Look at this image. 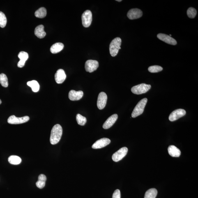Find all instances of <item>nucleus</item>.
I'll list each match as a JSON object with an SVG mask.
<instances>
[{"mask_svg": "<svg viewBox=\"0 0 198 198\" xmlns=\"http://www.w3.org/2000/svg\"><path fill=\"white\" fill-rule=\"evenodd\" d=\"M46 9L43 7L39 9L35 13V16L39 18H43L46 16Z\"/></svg>", "mask_w": 198, "mask_h": 198, "instance_id": "24", "label": "nucleus"}, {"mask_svg": "<svg viewBox=\"0 0 198 198\" xmlns=\"http://www.w3.org/2000/svg\"><path fill=\"white\" fill-rule=\"evenodd\" d=\"M35 34L36 36L40 39L43 38L46 35V33L44 30V26L42 25H40L35 28Z\"/></svg>", "mask_w": 198, "mask_h": 198, "instance_id": "18", "label": "nucleus"}, {"mask_svg": "<svg viewBox=\"0 0 198 198\" xmlns=\"http://www.w3.org/2000/svg\"><path fill=\"white\" fill-rule=\"evenodd\" d=\"M107 101V96L105 93L102 92L98 95L97 106L98 108L102 110L105 107Z\"/></svg>", "mask_w": 198, "mask_h": 198, "instance_id": "10", "label": "nucleus"}, {"mask_svg": "<svg viewBox=\"0 0 198 198\" xmlns=\"http://www.w3.org/2000/svg\"><path fill=\"white\" fill-rule=\"evenodd\" d=\"M98 67V62L94 60H88L86 61L85 64V68L86 71L90 73H91L96 70Z\"/></svg>", "mask_w": 198, "mask_h": 198, "instance_id": "9", "label": "nucleus"}, {"mask_svg": "<svg viewBox=\"0 0 198 198\" xmlns=\"http://www.w3.org/2000/svg\"><path fill=\"white\" fill-rule=\"evenodd\" d=\"M63 134V128L61 125L56 124L53 127L51 131L50 142L52 145H55L59 142Z\"/></svg>", "mask_w": 198, "mask_h": 198, "instance_id": "1", "label": "nucleus"}, {"mask_svg": "<svg viewBox=\"0 0 198 198\" xmlns=\"http://www.w3.org/2000/svg\"><path fill=\"white\" fill-rule=\"evenodd\" d=\"M2 103V101L1 100H0V104H1Z\"/></svg>", "mask_w": 198, "mask_h": 198, "instance_id": "33", "label": "nucleus"}, {"mask_svg": "<svg viewBox=\"0 0 198 198\" xmlns=\"http://www.w3.org/2000/svg\"><path fill=\"white\" fill-rule=\"evenodd\" d=\"M84 95V92L82 91H76L71 90L69 93L68 97L70 100L78 101L80 100Z\"/></svg>", "mask_w": 198, "mask_h": 198, "instance_id": "16", "label": "nucleus"}, {"mask_svg": "<svg viewBox=\"0 0 198 198\" xmlns=\"http://www.w3.org/2000/svg\"><path fill=\"white\" fill-rule=\"evenodd\" d=\"M187 13L189 18L190 19H194L197 15V10L193 8H190L187 10Z\"/></svg>", "mask_w": 198, "mask_h": 198, "instance_id": "30", "label": "nucleus"}, {"mask_svg": "<svg viewBox=\"0 0 198 198\" xmlns=\"http://www.w3.org/2000/svg\"><path fill=\"white\" fill-rule=\"evenodd\" d=\"M18 57L20 59V61L18 63L17 66L19 68H22L24 66L26 61L28 59L29 56L26 52H21L18 55Z\"/></svg>", "mask_w": 198, "mask_h": 198, "instance_id": "17", "label": "nucleus"}, {"mask_svg": "<svg viewBox=\"0 0 198 198\" xmlns=\"http://www.w3.org/2000/svg\"><path fill=\"white\" fill-rule=\"evenodd\" d=\"M157 37L160 40L169 45H175L177 44L176 40L169 35L163 33H159L157 35Z\"/></svg>", "mask_w": 198, "mask_h": 198, "instance_id": "13", "label": "nucleus"}, {"mask_svg": "<svg viewBox=\"0 0 198 198\" xmlns=\"http://www.w3.org/2000/svg\"><path fill=\"white\" fill-rule=\"evenodd\" d=\"M76 120H77L78 124L82 125V126L84 125L86 123L87 119L86 118L79 114H77V115Z\"/></svg>", "mask_w": 198, "mask_h": 198, "instance_id": "27", "label": "nucleus"}, {"mask_svg": "<svg viewBox=\"0 0 198 198\" xmlns=\"http://www.w3.org/2000/svg\"><path fill=\"white\" fill-rule=\"evenodd\" d=\"M117 1L118 2H121L122 1H118V0H117V1Z\"/></svg>", "mask_w": 198, "mask_h": 198, "instance_id": "32", "label": "nucleus"}, {"mask_svg": "<svg viewBox=\"0 0 198 198\" xmlns=\"http://www.w3.org/2000/svg\"><path fill=\"white\" fill-rule=\"evenodd\" d=\"M147 101L148 99L144 98L139 102L134 108L133 112L132 113V118H135L142 114Z\"/></svg>", "mask_w": 198, "mask_h": 198, "instance_id": "3", "label": "nucleus"}, {"mask_svg": "<svg viewBox=\"0 0 198 198\" xmlns=\"http://www.w3.org/2000/svg\"><path fill=\"white\" fill-rule=\"evenodd\" d=\"M128 148L125 147L122 148L113 154L112 160L115 162H118L122 159L128 152Z\"/></svg>", "mask_w": 198, "mask_h": 198, "instance_id": "7", "label": "nucleus"}, {"mask_svg": "<svg viewBox=\"0 0 198 198\" xmlns=\"http://www.w3.org/2000/svg\"><path fill=\"white\" fill-rule=\"evenodd\" d=\"M0 84L3 87H7L8 86V77L4 73L0 74Z\"/></svg>", "mask_w": 198, "mask_h": 198, "instance_id": "26", "label": "nucleus"}, {"mask_svg": "<svg viewBox=\"0 0 198 198\" xmlns=\"http://www.w3.org/2000/svg\"><path fill=\"white\" fill-rule=\"evenodd\" d=\"M121 39L118 37L112 40L109 46V51L111 56H115L118 54L119 50L121 49Z\"/></svg>", "mask_w": 198, "mask_h": 198, "instance_id": "2", "label": "nucleus"}, {"mask_svg": "<svg viewBox=\"0 0 198 198\" xmlns=\"http://www.w3.org/2000/svg\"><path fill=\"white\" fill-rule=\"evenodd\" d=\"M157 194L156 189L152 188L147 191L145 194L144 198H155Z\"/></svg>", "mask_w": 198, "mask_h": 198, "instance_id": "25", "label": "nucleus"}, {"mask_svg": "<svg viewBox=\"0 0 198 198\" xmlns=\"http://www.w3.org/2000/svg\"><path fill=\"white\" fill-rule=\"evenodd\" d=\"M27 84L28 86L31 88L32 91L34 92H38L39 90V84L36 80H33L29 81V82H27Z\"/></svg>", "mask_w": 198, "mask_h": 198, "instance_id": "22", "label": "nucleus"}, {"mask_svg": "<svg viewBox=\"0 0 198 198\" xmlns=\"http://www.w3.org/2000/svg\"><path fill=\"white\" fill-rule=\"evenodd\" d=\"M151 85L142 84L133 87L131 88V91L134 94H141L146 93L151 89Z\"/></svg>", "mask_w": 198, "mask_h": 198, "instance_id": "4", "label": "nucleus"}, {"mask_svg": "<svg viewBox=\"0 0 198 198\" xmlns=\"http://www.w3.org/2000/svg\"><path fill=\"white\" fill-rule=\"evenodd\" d=\"M82 22L84 27L87 28L91 25L92 21V14L89 10H87L82 14Z\"/></svg>", "mask_w": 198, "mask_h": 198, "instance_id": "5", "label": "nucleus"}, {"mask_svg": "<svg viewBox=\"0 0 198 198\" xmlns=\"http://www.w3.org/2000/svg\"><path fill=\"white\" fill-rule=\"evenodd\" d=\"M168 150L169 155L173 157H179L181 154L180 150L174 145L169 146Z\"/></svg>", "mask_w": 198, "mask_h": 198, "instance_id": "19", "label": "nucleus"}, {"mask_svg": "<svg viewBox=\"0 0 198 198\" xmlns=\"http://www.w3.org/2000/svg\"><path fill=\"white\" fill-rule=\"evenodd\" d=\"M169 36H171V35H169Z\"/></svg>", "mask_w": 198, "mask_h": 198, "instance_id": "34", "label": "nucleus"}, {"mask_svg": "<svg viewBox=\"0 0 198 198\" xmlns=\"http://www.w3.org/2000/svg\"><path fill=\"white\" fill-rule=\"evenodd\" d=\"M67 77L64 70L59 69L55 75V79L58 84H61L64 82Z\"/></svg>", "mask_w": 198, "mask_h": 198, "instance_id": "14", "label": "nucleus"}, {"mask_svg": "<svg viewBox=\"0 0 198 198\" xmlns=\"http://www.w3.org/2000/svg\"><path fill=\"white\" fill-rule=\"evenodd\" d=\"M143 15L142 12L138 9H132L129 11L127 16L130 19H134L140 18Z\"/></svg>", "mask_w": 198, "mask_h": 198, "instance_id": "11", "label": "nucleus"}, {"mask_svg": "<svg viewBox=\"0 0 198 198\" xmlns=\"http://www.w3.org/2000/svg\"><path fill=\"white\" fill-rule=\"evenodd\" d=\"M7 22L6 15L2 12L0 11V27L4 28L6 26Z\"/></svg>", "mask_w": 198, "mask_h": 198, "instance_id": "28", "label": "nucleus"}, {"mask_svg": "<svg viewBox=\"0 0 198 198\" xmlns=\"http://www.w3.org/2000/svg\"><path fill=\"white\" fill-rule=\"evenodd\" d=\"M112 198H121V192L119 190L117 189L115 190L113 194Z\"/></svg>", "mask_w": 198, "mask_h": 198, "instance_id": "31", "label": "nucleus"}, {"mask_svg": "<svg viewBox=\"0 0 198 198\" xmlns=\"http://www.w3.org/2000/svg\"><path fill=\"white\" fill-rule=\"evenodd\" d=\"M29 118L28 116L17 118L15 115H12L9 117L8 120V122L10 124L18 125L25 123L29 121Z\"/></svg>", "mask_w": 198, "mask_h": 198, "instance_id": "6", "label": "nucleus"}, {"mask_svg": "<svg viewBox=\"0 0 198 198\" xmlns=\"http://www.w3.org/2000/svg\"><path fill=\"white\" fill-rule=\"evenodd\" d=\"M118 118L117 114L112 115L108 118L103 125V128L105 129H108L110 128L116 122Z\"/></svg>", "mask_w": 198, "mask_h": 198, "instance_id": "15", "label": "nucleus"}, {"mask_svg": "<svg viewBox=\"0 0 198 198\" xmlns=\"http://www.w3.org/2000/svg\"><path fill=\"white\" fill-rule=\"evenodd\" d=\"M46 177L45 175L42 174L39 176L38 181L36 183V186L39 189L43 188L45 186Z\"/></svg>", "mask_w": 198, "mask_h": 198, "instance_id": "21", "label": "nucleus"}, {"mask_svg": "<svg viewBox=\"0 0 198 198\" xmlns=\"http://www.w3.org/2000/svg\"><path fill=\"white\" fill-rule=\"evenodd\" d=\"M163 70L162 67L158 65H153L149 67L148 68V70L151 73H157L160 72Z\"/></svg>", "mask_w": 198, "mask_h": 198, "instance_id": "29", "label": "nucleus"}, {"mask_svg": "<svg viewBox=\"0 0 198 198\" xmlns=\"http://www.w3.org/2000/svg\"><path fill=\"white\" fill-rule=\"evenodd\" d=\"M64 47V45L61 43H56L53 45L50 48V52L53 54H56L60 52Z\"/></svg>", "mask_w": 198, "mask_h": 198, "instance_id": "20", "label": "nucleus"}, {"mask_svg": "<svg viewBox=\"0 0 198 198\" xmlns=\"http://www.w3.org/2000/svg\"><path fill=\"white\" fill-rule=\"evenodd\" d=\"M8 162L10 164L13 165H18L22 162V159L17 155H12L9 157Z\"/></svg>", "mask_w": 198, "mask_h": 198, "instance_id": "23", "label": "nucleus"}, {"mask_svg": "<svg viewBox=\"0 0 198 198\" xmlns=\"http://www.w3.org/2000/svg\"><path fill=\"white\" fill-rule=\"evenodd\" d=\"M186 114L184 109H179L173 111L169 117V119L171 121H176L179 118L183 117Z\"/></svg>", "mask_w": 198, "mask_h": 198, "instance_id": "8", "label": "nucleus"}, {"mask_svg": "<svg viewBox=\"0 0 198 198\" xmlns=\"http://www.w3.org/2000/svg\"><path fill=\"white\" fill-rule=\"evenodd\" d=\"M111 143V140L107 138H103L95 142L93 144L92 148L94 149H98L105 147Z\"/></svg>", "mask_w": 198, "mask_h": 198, "instance_id": "12", "label": "nucleus"}]
</instances>
